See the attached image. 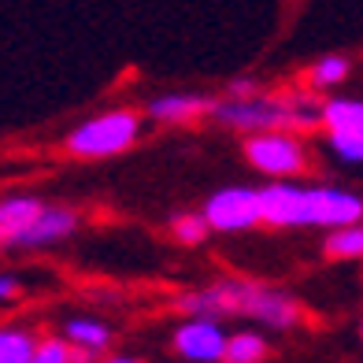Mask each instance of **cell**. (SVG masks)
Segmentation results:
<instances>
[{
	"instance_id": "12",
	"label": "cell",
	"mask_w": 363,
	"mask_h": 363,
	"mask_svg": "<svg viewBox=\"0 0 363 363\" xmlns=\"http://www.w3.org/2000/svg\"><path fill=\"white\" fill-rule=\"evenodd\" d=\"M211 111H216V101H208V96H186V93L156 96V101L148 104V115L163 119V123H189L196 115H211Z\"/></svg>"
},
{
	"instance_id": "5",
	"label": "cell",
	"mask_w": 363,
	"mask_h": 363,
	"mask_svg": "<svg viewBox=\"0 0 363 363\" xmlns=\"http://www.w3.org/2000/svg\"><path fill=\"white\" fill-rule=\"evenodd\" d=\"M245 156L256 171L271 174L274 182H286L293 174H301L308 167L304 145L296 141L293 134H259L245 141Z\"/></svg>"
},
{
	"instance_id": "10",
	"label": "cell",
	"mask_w": 363,
	"mask_h": 363,
	"mask_svg": "<svg viewBox=\"0 0 363 363\" xmlns=\"http://www.w3.org/2000/svg\"><path fill=\"white\" fill-rule=\"evenodd\" d=\"M45 204L34 201V196H8L4 204H0V241L4 245H19L30 226L41 219Z\"/></svg>"
},
{
	"instance_id": "15",
	"label": "cell",
	"mask_w": 363,
	"mask_h": 363,
	"mask_svg": "<svg viewBox=\"0 0 363 363\" xmlns=\"http://www.w3.org/2000/svg\"><path fill=\"white\" fill-rule=\"evenodd\" d=\"M263 359H267V337H259L256 330L230 334L226 359H223V363H263Z\"/></svg>"
},
{
	"instance_id": "19",
	"label": "cell",
	"mask_w": 363,
	"mask_h": 363,
	"mask_svg": "<svg viewBox=\"0 0 363 363\" xmlns=\"http://www.w3.org/2000/svg\"><path fill=\"white\" fill-rule=\"evenodd\" d=\"M34 363H74V349L63 337H48V341H41Z\"/></svg>"
},
{
	"instance_id": "1",
	"label": "cell",
	"mask_w": 363,
	"mask_h": 363,
	"mask_svg": "<svg viewBox=\"0 0 363 363\" xmlns=\"http://www.w3.org/2000/svg\"><path fill=\"white\" fill-rule=\"evenodd\" d=\"M178 311L189 319H216V315H249L256 323H267L278 330H289L301 323V308L293 296L278 289H263L256 282H241V278H226V282L193 289L178 296Z\"/></svg>"
},
{
	"instance_id": "16",
	"label": "cell",
	"mask_w": 363,
	"mask_h": 363,
	"mask_svg": "<svg viewBox=\"0 0 363 363\" xmlns=\"http://www.w3.org/2000/svg\"><path fill=\"white\" fill-rule=\"evenodd\" d=\"M326 256H334V259H363V226L330 230Z\"/></svg>"
},
{
	"instance_id": "17",
	"label": "cell",
	"mask_w": 363,
	"mask_h": 363,
	"mask_svg": "<svg viewBox=\"0 0 363 363\" xmlns=\"http://www.w3.org/2000/svg\"><path fill=\"white\" fill-rule=\"evenodd\" d=\"M345 74H349V60L345 56H323V60L311 63L308 86L311 89H330V86H337V82H345Z\"/></svg>"
},
{
	"instance_id": "20",
	"label": "cell",
	"mask_w": 363,
	"mask_h": 363,
	"mask_svg": "<svg viewBox=\"0 0 363 363\" xmlns=\"http://www.w3.org/2000/svg\"><path fill=\"white\" fill-rule=\"evenodd\" d=\"M252 96H259V89H256V82H249V78H238V82L226 86V101H252Z\"/></svg>"
},
{
	"instance_id": "22",
	"label": "cell",
	"mask_w": 363,
	"mask_h": 363,
	"mask_svg": "<svg viewBox=\"0 0 363 363\" xmlns=\"http://www.w3.org/2000/svg\"><path fill=\"white\" fill-rule=\"evenodd\" d=\"M101 363H141V359H134V356H108V359H101Z\"/></svg>"
},
{
	"instance_id": "18",
	"label": "cell",
	"mask_w": 363,
	"mask_h": 363,
	"mask_svg": "<svg viewBox=\"0 0 363 363\" xmlns=\"http://www.w3.org/2000/svg\"><path fill=\"white\" fill-rule=\"evenodd\" d=\"M208 219L204 216H178L174 219V238L178 241H186V245H201L208 238Z\"/></svg>"
},
{
	"instance_id": "4",
	"label": "cell",
	"mask_w": 363,
	"mask_h": 363,
	"mask_svg": "<svg viewBox=\"0 0 363 363\" xmlns=\"http://www.w3.org/2000/svg\"><path fill=\"white\" fill-rule=\"evenodd\" d=\"M330 148L345 163H363V101L352 96H334L323 104V123Z\"/></svg>"
},
{
	"instance_id": "9",
	"label": "cell",
	"mask_w": 363,
	"mask_h": 363,
	"mask_svg": "<svg viewBox=\"0 0 363 363\" xmlns=\"http://www.w3.org/2000/svg\"><path fill=\"white\" fill-rule=\"evenodd\" d=\"M259 211L267 226H308V186L271 182L259 189Z\"/></svg>"
},
{
	"instance_id": "6",
	"label": "cell",
	"mask_w": 363,
	"mask_h": 363,
	"mask_svg": "<svg viewBox=\"0 0 363 363\" xmlns=\"http://www.w3.org/2000/svg\"><path fill=\"white\" fill-rule=\"evenodd\" d=\"M201 216L208 219L211 230H223V234H238V230H249V226L263 223V211H259V189H245V186L219 189V193L204 204Z\"/></svg>"
},
{
	"instance_id": "3",
	"label": "cell",
	"mask_w": 363,
	"mask_h": 363,
	"mask_svg": "<svg viewBox=\"0 0 363 363\" xmlns=\"http://www.w3.org/2000/svg\"><path fill=\"white\" fill-rule=\"evenodd\" d=\"M141 134V119L138 111H126V108H115L104 111L96 119H86L82 126H74L67 134V152L82 156V160H104L130 148Z\"/></svg>"
},
{
	"instance_id": "21",
	"label": "cell",
	"mask_w": 363,
	"mask_h": 363,
	"mask_svg": "<svg viewBox=\"0 0 363 363\" xmlns=\"http://www.w3.org/2000/svg\"><path fill=\"white\" fill-rule=\"evenodd\" d=\"M0 293H4V296H15V293H19V282H15V274H4V278H0Z\"/></svg>"
},
{
	"instance_id": "2",
	"label": "cell",
	"mask_w": 363,
	"mask_h": 363,
	"mask_svg": "<svg viewBox=\"0 0 363 363\" xmlns=\"http://www.w3.org/2000/svg\"><path fill=\"white\" fill-rule=\"evenodd\" d=\"M216 119L230 130H245L252 138L282 134V130H308L323 123V108H311V96H252V101H216Z\"/></svg>"
},
{
	"instance_id": "13",
	"label": "cell",
	"mask_w": 363,
	"mask_h": 363,
	"mask_svg": "<svg viewBox=\"0 0 363 363\" xmlns=\"http://www.w3.org/2000/svg\"><path fill=\"white\" fill-rule=\"evenodd\" d=\"M63 341L78 352L101 356L108 349V341H111V330L101 319H82L78 315V319H67V326H63Z\"/></svg>"
},
{
	"instance_id": "11",
	"label": "cell",
	"mask_w": 363,
	"mask_h": 363,
	"mask_svg": "<svg viewBox=\"0 0 363 363\" xmlns=\"http://www.w3.org/2000/svg\"><path fill=\"white\" fill-rule=\"evenodd\" d=\"M74 226H78V216L71 208H45L41 219L30 226V234L19 241V249H45V245L67 238Z\"/></svg>"
},
{
	"instance_id": "14",
	"label": "cell",
	"mask_w": 363,
	"mask_h": 363,
	"mask_svg": "<svg viewBox=\"0 0 363 363\" xmlns=\"http://www.w3.org/2000/svg\"><path fill=\"white\" fill-rule=\"evenodd\" d=\"M41 345L34 341L30 330L19 326H4L0 330V363H34Z\"/></svg>"
},
{
	"instance_id": "7",
	"label": "cell",
	"mask_w": 363,
	"mask_h": 363,
	"mask_svg": "<svg viewBox=\"0 0 363 363\" xmlns=\"http://www.w3.org/2000/svg\"><path fill=\"white\" fill-rule=\"evenodd\" d=\"M359 219H363V201L356 193L334 186H308V226L345 230L359 226Z\"/></svg>"
},
{
	"instance_id": "8",
	"label": "cell",
	"mask_w": 363,
	"mask_h": 363,
	"mask_svg": "<svg viewBox=\"0 0 363 363\" xmlns=\"http://www.w3.org/2000/svg\"><path fill=\"white\" fill-rule=\"evenodd\" d=\"M230 337L219 330L216 319H186L174 330V349L189 363H219L226 359Z\"/></svg>"
}]
</instances>
